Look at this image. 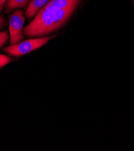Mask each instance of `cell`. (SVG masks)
<instances>
[{
    "label": "cell",
    "instance_id": "8",
    "mask_svg": "<svg viewBox=\"0 0 134 151\" xmlns=\"http://www.w3.org/2000/svg\"><path fill=\"white\" fill-rule=\"evenodd\" d=\"M9 36L7 32H0V48L7 42Z\"/></svg>",
    "mask_w": 134,
    "mask_h": 151
},
{
    "label": "cell",
    "instance_id": "11",
    "mask_svg": "<svg viewBox=\"0 0 134 151\" xmlns=\"http://www.w3.org/2000/svg\"><path fill=\"white\" fill-rule=\"evenodd\" d=\"M133 3H134V0H133Z\"/></svg>",
    "mask_w": 134,
    "mask_h": 151
},
{
    "label": "cell",
    "instance_id": "1",
    "mask_svg": "<svg viewBox=\"0 0 134 151\" xmlns=\"http://www.w3.org/2000/svg\"><path fill=\"white\" fill-rule=\"evenodd\" d=\"M78 4L63 9L39 10L35 19L23 29L27 37H41L54 32L64 25Z\"/></svg>",
    "mask_w": 134,
    "mask_h": 151
},
{
    "label": "cell",
    "instance_id": "5",
    "mask_svg": "<svg viewBox=\"0 0 134 151\" xmlns=\"http://www.w3.org/2000/svg\"><path fill=\"white\" fill-rule=\"evenodd\" d=\"M51 0H32L30 2L25 12L26 17L28 18H33L43 6L49 3Z\"/></svg>",
    "mask_w": 134,
    "mask_h": 151
},
{
    "label": "cell",
    "instance_id": "10",
    "mask_svg": "<svg viewBox=\"0 0 134 151\" xmlns=\"http://www.w3.org/2000/svg\"><path fill=\"white\" fill-rule=\"evenodd\" d=\"M7 1L8 0H0V12H1L3 10L4 5L6 3H7Z\"/></svg>",
    "mask_w": 134,
    "mask_h": 151
},
{
    "label": "cell",
    "instance_id": "7",
    "mask_svg": "<svg viewBox=\"0 0 134 151\" xmlns=\"http://www.w3.org/2000/svg\"><path fill=\"white\" fill-rule=\"evenodd\" d=\"M12 61V58H10L9 57L5 55L0 54V68L6 66Z\"/></svg>",
    "mask_w": 134,
    "mask_h": 151
},
{
    "label": "cell",
    "instance_id": "6",
    "mask_svg": "<svg viewBox=\"0 0 134 151\" xmlns=\"http://www.w3.org/2000/svg\"><path fill=\"white\" fill-rule=\"evenodd\" d=\"M30 0H8L6 3V7L8 9L12 10L24 7Z\"/></svg>",
    "mask_w": 134,
    "mask_h": 151
},
{
    "label": "cell",
    "instance_id": "4",
    "mask_svg": "<svg viewBox=\"0 0 134 151\" xmlns=\"http://www.w3.org/2000/svg\"><path fill=\"white\" fill-rule=\"evenodd\" d=\"M80 0H51L41 10H53L63 9L71 6L78 4ZM41 10V9H40Z\"/></svg>",
    "mask_w": 134,
    "mask_h": 151
},
{
    "label": "cell",
    "instance_id": "9",
    "mask_svg": "<svg viewBox=\"0 0 134 151\" xmlns=\"http://www.w3.org/2000/svg\"><path fill=\"white\" fill-rule=\"evenodd\" d=\"M4 25H5V20L1 15H0V29L2 28Z\"/></svg>",
    "mask_w": 134,
    "mask_h": 151
},
{
    "label": "cell",
    "instance_id": "2",
    "mask_svg": "<svg viewBox=\"0 0 134 151\" xmlns=\"http://www.w3.org/2000/svg\"><path fill=\"white\" fill-rule=\"evenodd\" d=\"M54 36H55L23 40L16 45H10L4 48L3 51L13 56H21L41 48Z\"/></svg>",
    "mask_w": 134,
    "mask_h": 151
},
{
    "label": "cell",
    "instance_id": "3",
    "mask_svg": "<svg viewBox=\"0 0 134 151\" xmlns=\"http://www.w3.org/2000/svg\"><path fill=\"white\" fill-rule=\"evenodd\" d=\"M25 17L21 10H17L10 15L9 18L10 44L16 45L21 42L24 38L23 26Z\"/></svg>",
    "mask_w": 134,
    "mask_h": 151
}]
</instances>
